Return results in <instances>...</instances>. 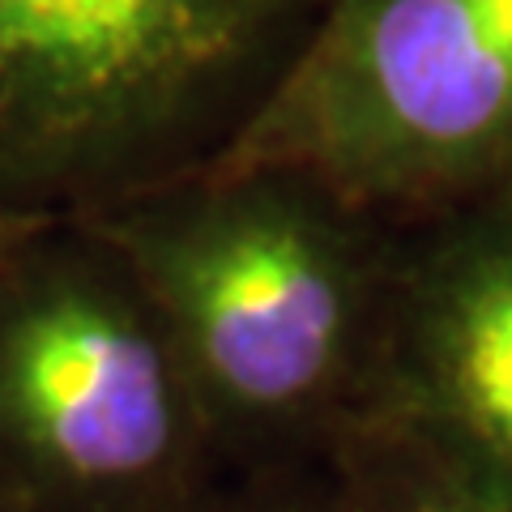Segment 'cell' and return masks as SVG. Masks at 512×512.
Returning a JSON list of instances; mask_svg holds the SVG:
<instances>
[{
  "mask_svg": "<svg viewBox=\"0 0 512 512\" xmlns=\"http://www.w3.org/2000/svg\"><path fill=\"white\" fill-rule=\"evenodd\" d=\"M82 222L154 303L210 431L316 427L380 363L393 261L299 175L205 167Z\"/></svg>",
  "mask_w": 512,
  "mask_h": 512,
  "instance_id": "cell-1",
  "label": "cell"
},
{
  "mask_svg": "<svg viewBox=\"0 0 512 512\" xmlns=\"http://www.w3.org/2000/svg\"><path fill=\"white\" fill-rule=\"evenodd\" d=\"M325 0H0V205L107 214L222 158Z\"/></svg>",
  "mask_w": 512,
  "mask_h": 512,
  "instance_id": "cell-2",
  "label": "cell"
},
{
  "mask_svg": "<svg viewBox=\"0 0 512 512\" xmlns=\"http://www.w3.org/2000/svg\"><path fill=\"white\" fill-rule=\"evenodd\" d=\"M210 167L286 171L359 214L512 184V0H325Z\"/></svg>",
  "mask_w": 512,
  "mask_h": 512,
  "instance_id": "cell-3",
  "label": "cell"
},
{
  "mask_svg": "<svg viewBox=\"0 0 512 512\" xmlns=\"http://www.w3.org/2000/svg\"><path fill=\"white\" fill-rule=\"evenodd\" d=\"M214 431L154 303L90 222L0 269V495L22 512H171Z\"/></svg>",
  "mask_w": 512,
  "mask_h": 512,
  "instance_id": "cell-4",
  "label": "cell"
},
{
  "mask_svg": "<svg viewBox=\"0 0 512 512\" xmlns=\"http://www.w3.org/2000/svg\"><path fill=\"white\" fill-rule=\"evenodd\" d=\"M466 205L393 265L380 363L393 419L512 491V184Z\"/></svg>",
  "mask_w": 512,
  "mask_h": 512,
  "instance_id": "cell-5",
  "label": "cell"
},
{
  "mask_svg": "<svg viewBox=\"0 0 512 512\" xmlns=\"http://www.w3.org/2000/svg\"><path fill=\"white\" fill-rule=\"evenodd\" d=\"M359 512H512V491L389 414L372 436Z\"/></svg>",
  "mask_w": 512,
  "mask_h": 512,
  "instance_id": "cell-6",
  "label": "cell"
},
{
  "mask_svg": "<svg viewBox=\"0 0 512 512\" xmlns=\"http://www.w3.org/2000/svg\"><path fill=\"white\" fill-rule=\"evenodd\" d=\"M47 227V218H35V214H18V210H5L0 205V269L13 261V252H18L30 235H39Z\"/></svg>",
  "mask_w": 512,
  "mask_h": 512,
  "instance_id": "cell-7",
  "label": "cell"
},
{
  "mask_svg": "<svg viewBox=\"0 0 512 512\" xmlns=\"http://www.w3.org/2000/svg\"><path fill=\"white\" fill-rule=\"evenodd\" d=\"M0 512H22V508H18V504H9L5 495H0Z\"/></svg>",
  "mask_w": 512,
  "mask_h": 512,
  "instance_id": "cell-8",
  "label": "cell"
},
{
  "mask_svg": "<svg viewBox=\"0 0 512 512\" xmlns=\"http://www.w3.org/2000/svg\"><path fill=\"white\" fill-rule=\"evenodd\" d=\"M274 512H286V508H274Z\"/></svg>",
  "mask_w": 512,
  "mask_h": 512,
  "instance_id": "cell-9",
  "label": "cell"
}]
</instances>
